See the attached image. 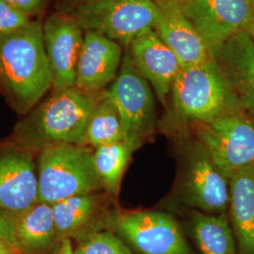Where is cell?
<instances>
[{"label": "cell", "mask_w": 254, "mask_h": 254, "mask_svg": "<svg viewBox=\"0 0 254 254\" xmlns=\"http://www.w3.org/2000/svg\"><path fill=\"white\" fill-rule=\"evenodd\" d=\"M52 84L41 20L0 34V86L11 109L27 115Z\"/></svg>", "instance_id": "obj_1"}, {"label": "cell", "mask_w": 254, "mask_h": 254, "mask_svg": "<svg viewBox=\"0 0 254 254\" xmlns=\"http://www.w3.org/2000/svg\"><path fill=\"white\" fill-rule=\"evenodd\" d=\"M102 93L75 87L53 91L19 121L9 140L35 154L61 144L85 145L87 125Z\"/></svg>", "instance_id": "obj_2"}, {"label": "cell", "mask_w": 254, "mask_h": 254, "mask_svg": "<svg viewBox=\"0 0 254 254\" xmlns=\"http://www.w3.org/2000/svg\"><path fill=\"white\" fill-rule=\"evenodd\" d=\"M39 201L54 204L67 198L104 189L85 145L61 144L46 148L36 157Z\"/></svg>", "instance_id": "obj_3"}, {"label": "cell", "mask_w": 254, "mask_h": 254, "mask_svg": "<svg viewBox=\"0 0 254 254\" xmlns=\"http://www.w3.org/2000/svg\"><path fill=\"white\" fill-rule=\"evenodd\" d=\"M173 104L182 117L209 124L240 106L217 63L182 68L173 83Z\"/></svg>", "instance_id": "obj_4"}, {"label": "cell", "mask_w": 254, "mask_h": 254, "mask_svg": "<svg viewBox=\"0 0 254 254\" xmlns=\"http://www.w3.org/2000/svg\"><path fill=\"white\" fill-rule=\"evenodd\" d=\"M68 13L84 32H97L121 46H129L136 36L154 28L159 7L152 0H98Z\"/></svg>", "instance_id": "obj_5"}, {"label": "cell", "mask_w": 254, "mask_h": 254, "mask_svg": "<svg viewBox=\"0 0 254 254\" xmlns=\"http://www.w3.org/2000/svg\"><path fill=\"white\" fill-rule=\"evenodd\" d=\"M199 136L201 146L229 179L254 165V123L245 116L235 112L204 124Z\"/></svg>", "instance_id": "obj_6"}, {"label": "cell", "mask_w": 254, "mask_h": 254, "mask_svg": "<svg viewBox=\"0 0 254 254\" xmlns=\"http://www.w3.org/2000/svg\"><path fill=\"white\" fill-rule=\"evenodd\" d=\"M105 91L118 110L127 138L140 139L153 130L155 120L153 91L136 69L129 51L124 55L116 79Z\"/></svg>", "instance_id": "obj_7"}, {"label": "cell", "mask_w": 254, "mask_h": 254, "mask_svg": "<svg viewBox=\"0 0 254 254\" xmlns=\"http://www.w3.org/2000/svg\"><path fill=\"white\" fill-rule=\"evenodd\" d=\"M182 10L208 49L211 58L228 39L247 30L252 0H179Z\"/></svg>", "instance_id": "obj_8"}, {"label": "cell", "mask_w": 254, "mask_h": 254, "mask_svg": "<svg viewBox=\"0 0 254 254\" xmlns=\"http://www.w3.org/2000/svg\"><path fill=\"white\" fill-rule=\"evenodd\" d=\"M35 153L0 141V211L15 217L39 201Z\"/></svg>", "instance_id": "obj_9"}, {"label": "cell", "mask_w": 254, "mask_h": 254, "mask_svg": "<svg viewBox=\"0 0 254 254\" xmlns=\"http://www.w3.org/2000/svg\"><path fill=\"white\" fill-rule=\"evenodd\" d=\"M84 30L71 13L57 11L43 22L46 57L52 73L53 91L74 87Z\"/></svg>", "instance_id": "obj_10"}, {"label": "cell", "mask_w": 254, "mask_h": 254, "mask_svg": "<svg viewBox=\"0 0 254 254\" xmlns=\"http://www.w3.org/2000/svg\"><path fill=\"white\" fill-rule=\"evenodd\" d=\"M116 226L141 254H191L190 249L174 218L155 211L119 215Z\"/></svg>", "instance_id": "obj_11"}, {"label": "cell", "mask_w": 254, "mask_h": 254, "mask_svg": "<svg viewBox=\"0 0 254 254\" xmlns=\"http://www.w3.org/2000/svg\"><path fill=\"white\" fill-rule=\"evenodd\" d=\"M183 187L185 201L207 213L222 214L230 201V179L200 146L189 165Z\"/></svg>", "instance_id": "obj_12"}, {"label": "cell", "mask_w": 254, "mask_h": 254, "mask_svg": "<svg viewBox=\"0 0 254 254\" xmlns=\"http://www.w3.org/2000/svg\"><path fill=\"white\" fill-rule=\"evenodd\" d=\"M122 46L97 32L86 31L74 87L87 93H100L118 75Z\"/></svg>", "instance_id": "obj_13"}, {"label": "cell", "mask_w": 254, "mask_h": 254, "mask_svg": "<svg viewBox=\"0 0 254 254\" xmlns=\"http://www.w3.org/2000/svg\"><path fill=\"white\" fill-rule=\"evenodd\" d=\"M129 47V53L136 69L153 87L158 99L165 104L182 70L178 58L154 28L136 36Z\"/></svg>", "instance_id": "obj_14"}, {"label": "cell", "mask_w": 254, "mask_h": 254, "mask_svg": "<svg viewBox=\"0 0 254 254\" xmlns=\"http://www.w3.org/2000/svg\"><path fill=\"white\" fill-rule=\"evenodd\" d=\"M212 59L243 109L254 111V41L247 30L231 37Z\"/></svg>", "instance_id": "obj_15"}, {"label": "cell", "mask_w": 254, "mask_h": 254, "mask_svg": "<svg viewBox=\"0 0 254 254\" xmlns=\"http://www.w3.org/2000/svg\"><path fill=\"white\" fill-rule=\"evenodd\" d=\"M157 6L159 17L154 29L176 55L182 68L212 59L204 42L183 12L179 0H169Z\"/></svg>", "instance_id": "obj_16"}, {"label": "cell", "mask_w": 254, "mask_h": 254, "mask_svg": "<svg viewBox=\"0 0 254 254\" xmlns=\"http://www.w3.org/2000/svg\"><path fill=\"white\" fill-rule=\"evenodd\" d=\"M230 217L243 254H254V164L230 178Z\"/></svg>", "instance_id": "obj_17"}, {"label": "cell", "mask_w": 254, "mask_h": 254, "mask_svg": "<svg viewBox=\"0 0 254 254\" xmlns=\"http://www.w3.org/2000/svg\"><path fill=\"white\" fill-rule=\"evenodd\" d=\"M15 243L26 253L44 252L60 240L53 206L38 201L14 217Z\"/></svg>", "instance_id": "obj_18"}, {"label": "cell", "mask_w": 254, "mask_h": 254, "mask_svg": "<svg viewBox=\"0 0 254 254\" xmlns=\"http://www.w3.org/2000/svg\"><path fill=\"white\" fill-rule=\"evenodd\" d=\"M141 143L137 138L125 140L95 148L92 153L94 168L104 189L111 194L119 190L122 177L133 152Z\"/></svg>", "instance_id": "obj_19"}, {"label": "cell", "mask_w": 254, "mask_h": 254, "mask_svg": "<svg viewBox=\"0 0 254 254\" xmlns=\"http://www.w3.org/2000/svg\"><path fill=\"white\" fill-rule=\"evenodd\" d=\"M192 226L202 254H236L233 230L224 213L207 215L194 212Z\"/></svg>", "instance_id": "obj_20"}, {"label": "cell", "mask_w": 254, "mask_h": 254, "mask_svg": "<svg viewBox=\"0 0 254 254\" xmlns=\"http://www.w3.org/2000/svg\"><path fill=\"white\" fill-rule=\"evenodd\" d=\"M99 197L96 192L89 193L73 196L52 204L60 240L74 236L91 221L98 208Z\"/></svg>", "instance_id": "obj_21"}, {"label": "cell", "mask_w": 254, "mask_h": 254, "mask_svg": "<svg viewBox=\"0 0 254 254\" xmlns=\"http://www.w3.org/2000/svg\"><path fill=\"white\" fill-rule=\"evenodd\" d=\"M125 139L127 135L118 110L106 91H103L87 125L85 145L98 148Z\"/></svg>", "instance_id": "obj_22"}, {"label": "cell", "mask_w": 254, "mask_h": 254, "mask_svg": "<svg viewBox=\"0 0 254 254\" xmlns=\"http://www.w3.org/2000/svg\"><path fill=\"white\" fill-rule=\"evenodd\" d=\"M74 254H133L118 236L110 232H98L86 236Z\"/></svg>", "instance_id": "obj_23"}, {"label": "cell", "mask_w": 254, "mask_h": 254, "mask_svg": "<svg viewBox=\"0 0 254 254\" xmlns=\"http://www.w3.org/2000/svg\"><path fill=\"white\" fill-rule=\"evenodd\" d=\"M33 19L0 0V34L15 31L27 26Z\"/></svg>", "instance_id": "obj_24"}, {"label": "cell", "mask_w": 254, "mask_h": 254, "mask_svg": "<svg viewBox=\"0 0 254 254\" xmlns=\"http://www.w3.org/2000/svg\"><path fill=\"white\" fill-rule=\"evenodd\" d=\"M29 17L40 15L46 9L48 0H3Z\"/></svg>", "instance_id": "obj_25"}, {"label": "cell", "mask_w": 254, "mask_h": 254, "mask_svg": "<svg viewBox=\"0 0 254 254\" xmlns=\"http://www.w3.org/2000/svg\"><path fill=\"white\" fill-rule=\"evenodd\" d=\"M0 237L16 244L14 236V217L3 211H0Z\"/></svg>", "instance_id": "obj_26"}, {"label": "cell", "mask_w": 254, "mask_h": 254, "mask_svg": "<svg viewBox=\"0 0 254 254\" xmlns=\"http://www.w3.org/2000/svg\"><path fill=\"white\" fill-rule=\"evenodd\" d=\"M94 1H98V0H62V4L60 5L59 10L64 11V12H71L77 7L89 4Z\"/></svg>", "instance_id": "obj_27"}, {"label": "cell", "mask_w": 254, "mask_h": 254, "mask_svg": "<svg viewBox=\"0 0 254 254\" xmlns=\"http://www.w3.org/2000/svg\"><path fill=\"white\" fill-rule=\"evenodd\" d=\"M0 254H25L18 246L0 237Z\"/></svg>", "instance_id": "obj_28"}, {"label": "cell", "mask_w": 254, "mask_h": 254, "mask_svg": "<svg viewBox=\"0 0 254 254\" xmlns=\"http://www.w3.org/2000/svg\"><path fill=\"white\" fill-rule=\"evenodd\" d=\"M60 254H74V250L73 249L70 238H65L62 241Z\"/></svg>", "instance_id": "obj_29"}, {"label": "cell", "mask_w": 254, "mask_h": 254, "mask_svg": "<svg viewBox=\"0 0 254 254\" xmlns=\"http://www.w3.org/2000/svg\"><path fill=\"white\" fill-rule=\"evenodd\" d=\"M247 31L249 32V34L251 35V37L253 38V40L254 41V9H253V15H252L250 25H249V27L247 28Z\"/></svg>", "instance_id": "obj_30"}, {"label": "cell", "mask_w": 254, "mask_h": 254, "mask_svg": "<svg viewBox=\"0 0 254 254\" xmlns=\"http://www.w3.org/2000/svg\"><path fill=\"white\" fill-rule=\"evenodd\" d=\"M152 1H154V3H156L158 5V4H161V3L166 2V1H169V0H152Z\"/></svg>", "instance_id": "obj_31"}, {"label": "cell", "mask_w": 254, "mask_h": 254, "mask_svg": "<svg viewBox=\"0 0 254 254\" xmlns=\"http://www.w3.org/2000/svg\"><path fill=\"white\" fill-rule=\"evenodd\" d=\"M252 2H253V4L254 5V0H252Z\"/></svg>", "instance_id": "obj_32"}]
</instances>
